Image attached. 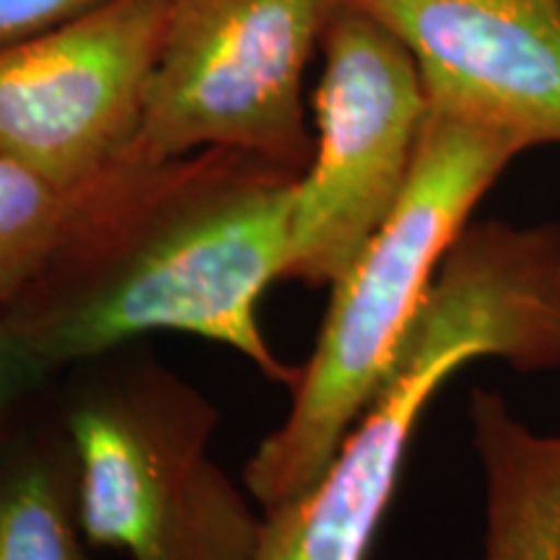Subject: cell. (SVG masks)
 Segmentation results:
<instances>
[{"label": "cell", "mask_w": 560, "mask_h": 560, "mask_svg": "<svg viewBox=\"0 0 560 560\" xmlns=\"http://www.w3.org/2000/svg\"><path fill=\"white\" fill-rule=\"evenodd\" d=\"M299 174L240 151L128 161L55 262L0 314L52 371L153 330L229 346L293 389L257 304L285 278Z\"/></svg>", "instance_id": "obj_1"}, {"label": "cell", "mask_w": 560, "mask_h": 560, "mask_svg": "<svg viewBox=\"0 0 560 560\" xmlns=\"http://www.w3.org/2000/svg\"><path fill=\"white\" fill-rule=\"evenodd\" d=\"M482 359L560 369V221L490 219L462 231L330 467L299 499L262 511L255 560H369L420 416Z\"/></svg>", "instance_id": "obj_2"}, {"label": "cell", "mask_w": 560, "mask_h": 560, "mask_svg": "<svg viewBox=\"0 0 560 560\" xmlns=\"http://www.w3.org/2000/svg\"><path fill=\"white\" fill-rule=\"evenodd\" d=\"M514 140L429 107L408 185L389 215L330 285L332 299L291 410L252 454L244 486L262 511L306 493L395 361L446 255L503 170Z\"/></svg>", "instance_id": "obj_3"}, {"label": "cell", "mask_w": 560, "mask_h": 560, "mask_svg": "<svg viewBox=\"0 0 560 560\" xmlns=\"http://www.w3.org/2000/svg\"><path fill=\"white\" fill-rule=\"evenodd\" d=\"M89 363L60 412L89 545L130 560H255L262 514L210 457L213 405L153 359L112 350Z\"/></svg>", "instance_id": "obj_4"}, {"label": "cell", "mask_w": 560, "mask_h": 560, "mask_svg": "<svg viewBox=\"0 0 560 560\" xmlns=\"http://www.w3.org/2000/svg\"><path fill=\"white\" fill-rule=\"evenodd\" d=\"M335 3L172 0L130 161L240 151L304 172V73Z\"/></svg>", "instance_id": "obj_5"}, {"label": "cell", "mask_w": 560, "mask_h": 560, "mask_svg": "<svg viewBox=\"0 0 560 560\" xmlns=\"http://www.w3.org/2000/svg\"><path fill=\"white\" fill-rule=\"evenodd\" d=\"M317 140L293 187L285 278L332 285L400 200L429 115L416 60L380 21L338 0L322 34Z\"/></svg>", "instance_id": "obj_6"}, {"label": "cell", "mask_w": 560, "mask_h": 560, "mask_svg": "<svg viewBox=\"0 0 560 560\" xmlns=\"http://www.w3.org/2000/svg\"><path fill=\"white\" fill-rule=\"evenodd\" d=\"M172 0H102L0 45V156L60 187L130 161Z\"/></svg>", "instance_id": "obj_7"}, {"label": "cell", "mask_w": 560, "mask_h": 560, "mask_svg": "<svg viewBox=\"0 0 560 560\" xmlns=\"http://www.w3.org/2000/svg\"><path fill=\"white\" fill-rule=\"evenodd\" d=\"M402 42L429 107L560 145V0H342Z\"/></svg>", "instance_id": "obj_8"}, {"label": "cell", "mask_w": 560, "mask_h": 560, "mask_svg": "<svg viewBox=\"0 0 560 560\" xmlns=\"http://www.w3.org/2000/svg\"><path fill=\"white\" fill-rule=\"evenodd\" d=\"M472 450L482 470L480 560H560V433H540L499 389H475Z\"/></svg>", "instance_id": "obj_9"}, {"label": "cell", "mask_w": 560, "mask_h": 560, "mask_svg": "<svg viewBox=\"0 0 560 560\" xmlns=\"http://www.w3.org/2000/svg\"><path fill=\"white\" fill-rule=\"evenodd\" d=\"M86 545L60 418L0 431V560H89Z\"/></svg>", "instance_id": "obj_10"}, {"label": "cell", "mask_w": 560, "mask_h": 560, "mask_svg": "<svg viewBox=\"0 0 560 560\" xmlns=\"http://www.w3.org/2000/svg\"><path fill=\"white\" fill-rule=\"evenodd\" d=\"M117 170L70 190L0 156V314L50 268Z\"/></svg>", "instance_id": "obj_11"}, {"label": "cell", "mask_w": 560, "mask_h": 560, "mask_svg": "<svg viewBox=\"0 0 560 560\" xmlns=\"http://www.w3.org/2000/svg\"><path fill=\"white\" fill-rule=\"evenodd\" d=\"M55 371L39 359L9 322L0 319V431L9 425L21 400L34 395Z\"/></svg>", "instance_id": "obj_12"}, {"label": "cell", "mask_w": 560, "mask_h": 560, "mask_svg": "<svg viewBox=\"0 0 560 560\" xmlns=\"http://www.w3.org/2000/svg\"><path fill=\"white\" fill-rule=\"evenodd\" d=\"M102 0H0V45L60 24Z\"/></svg>", "instance_id": "obj_13"}]
</instances>
